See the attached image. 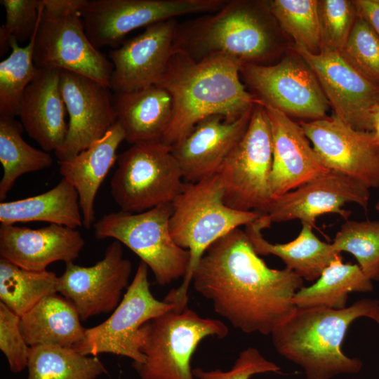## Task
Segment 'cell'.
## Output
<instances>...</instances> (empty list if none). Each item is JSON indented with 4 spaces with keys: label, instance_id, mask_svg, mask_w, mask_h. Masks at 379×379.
Returning <instances> with one entry per match:
<instances>
[{
    "label": "cell",
    "instance_id": "cell-1",
    "mask_svg": "<svg viewBox=\"0 0 379 379\" xmlns=\"http://www.w3.org/2000/svg\"><path fill=\"white\" fill-rule=\"evenodd\" d=\"M192 283L232 326L262 335L271 334L295 310L293 298L303 286L295 272L269 267L240 228L207 248Z\"/></svg>",
    "mask_w": 379,
    "mask_h": 379
},
{
    "label": "cell",
    "instance_id": "cell-2",
    "mask_svg": "<svg viewBox=\"0 0 379 379\" xmlns=\"http://www.w3.org/2000/svg\"><path fill=\"white\" fill-rule=\"evenodd\" d=\"M241 66L222 55L194 61L181 52H172L155 84L166 90L173 101L172 119L161 141L171 147L209 116L222 115L234 121L251 109L258 100L242 82Z\"/></svg>",
    "mask_w": 379,
    "mask_h": 379
},
{
    "label": "cell",
    "instance_id": "cell-3",
    "mask_svg": "<svg viewBox=\"0 0 379 379\" xmlns=\"http://www.w3.org/2000/svg\"><path fill=\"white\" fill-rule=\"evenodd\" d=\"M278 27L268 1L227 0L218 11L178 23L172 52L194 61L222 55L265 65L280 51Z\"/></svg>",
    "mask_w": 379,
    "mask_h": 379
},
{
    "label": "cell",
    "instance_id": "cell-4",
    "mask_svg": "<svg viewBox=\"0 0 379 379\" xmlns=\"http://www.w3.org/2000/svg\"><path fill=\"white\" fill-rule=\"evenodd\" d=\"M379 301L362 299L344 309L295 307L270 334L279 354L300 366L306 379H332L357 373L358 358L344 354L342 344L350 324L358 318L373 319Z\"/></svg>",
    "mask_w": 379,
    "mask_h": 379
},
{
    "label": "cell",
    "instance_id": "cell-5",
    "mask_svg": "<svg viewBox=\"0 0 379 379\" xmlns=\"http://www.w3.org/2000/svg\"><path fill=\"white\" fill-rule=\"evenodd\" d=\"M171 206V236L180 247L189 251L190 260L182 284L171 290L164 300L182 310L187 307L193 272L207 248L229 232L252 223L264 214L227 206L217 174L199 182H185Z\"/></svg>",
    "mask_w": 379,
    "mask_h": 379
},
{
    "label": "cell",
    "instance_id": "cell-6",
    "mask_svg": "<svg viewBox=\"0 0 379 379\" xmlns=\"http://www.w3.org/2000/svg\"><path fill=\"white\" fill-rule=\"evenodd\" d=\"M228 327L222 321L204 318L187 307L173 309L151 319L140 328L142 363H133L141 379H195L191 359L208 337L222 338Z\"/></svg>",
    "mask_w": 379,
    "mask_h": 379
},
{
    "label": "cell",
    "instance_id": "cell-7",
    "mask_svg": "<svg viewBox=\"0 0 379 379\" xmlns=\"http://www.w3.org/2000/svg\"><path fill=\"white\" fill-rule=\"evenodd\" d=\"M171 203L140 213L122 211L102 216L93 225L98 239L112 238L135 253L164 286L184 278L190 254L173 240L169 226Z\"/></svg>",
    "mask_w": 379,
    "mask_h": 379
},
{
    "label": "cell",
    "instance_id": "cell-8",
    "mask_svg": "<svg viewBox=\"0 0 379 379\" xmlns=\"http://www.w3.org/2000/svg\"><path fill=\"white\" fill-rule=\"evenodd\" d=\"M272 165L270 121L265 107L258 100L244 134L216 173L225 204L238 211L267 214L273 200Z\"/></svg>",
    "mask_w": 379,
    "mask_h": 379
},
{
    "label": "cell",
    "instance_id": "cell-9",
    "mask_svg": "<svg viewBox=\"0 0 379 379\" xmlns=\"http://www.w3.org/2000/svg\"><path fill=\"white\" fill-rule=\"evenodd\" d=\"M183 180L171 147L161 141L139 142L118 156L110 193L121 211L140 213L172 203Z\"/></svg>",
    "mask_w": 379,
    "mask_h": 379
},
{
    "label": "cell",
    "instance_id": "cell-10",
    "mask_svg": "<svg viewBox=\"0 0 379 379\" xmlns=\"http://www.w3.org/2000/svg\"><path fill=\"white\" fill-rule=\"evenodd\" d=\"M148 266L140 261L132 282L110 317L102 323L86 328L84 338L72 348L81 354L97 357L109 353L142 363L140 328L147 321L175 308L174 305L155 298L150 290Z\"/></svg>",
    "mask_w": 379,
    "mask_h": 379
},
{
    "label": "cell",
    "instance_id": "cell-11",
    "mask_svg": "<svg viewBox=\"0 0 379 379\" xmlns=\"http://www.w3.org/2000/svg\"><path fill=\"white\" fill-rule=\"evenodd\" d=\"M227 0H88L81 15L96 48L114 47L140 27L187 14L218 11Z\"/></svg>",
    "mask_w": 379,
    "mask_h": 379
},
{
    "label": "cell",
    "instance_id": "cell-12",
    "mask_svg": "<svg viewBox=\"0 0 379 379\" xmlns=\"http://www.w3.org/2000/svg\"><path fill=\"white\" fill-rule=\"evenodd\" d=\"M33 56L36 68L72 72L109 87L113 64L92 44L80 12H52L43 8Z\"/></svg>",
    "mask_w": 379,
    "mask_h": 379
},
{
    "label": "cell",
    "instance_id": "cell-13",
    "mask_svg": "<svg viewBox=\"0 0 379 379\" xmlns=\"http://www.w3.org/2000/svg\"><path fill=\"white\" fill-rule=\"evenodd\" d=\"M240 77L260 102L288 117H326L329 102L314 72L302 60L286 57L276 64H244Z\"/></svg>",
    "mask_w": 379,
    "mask_h": 379
},
{
    "label": "cell",
    "instance_id": "cell-14",
    "mask_svg": "<svg viewBox=\"0 0 379 379\" xmlns=\"http://www.w3.org/2000/svg\"><path fill=\"white\" fill-rule=\"evenodd\" d=\"M293 49L315 74L333 114L355 129L373 131L379 86L339 51L322 47L318 53H312L295 45Z\"/></svg>",
    "mask_w": 379,
    "mask_h": 379
},
{
    "label": "cell",
    "instance_id": "cell-15",
    "mask_svg": "<svg viewBox=\"0 0 379 379\" xmlns=\"http://www.w3.org/2000/svg\"><path fill=\"white\" fill-rule=\"evenodd\" d=\"M299 124L328 169L369 190L379 187V141L373 131L355 129L335 114Z\"/></svg>",
    "mask_w": 379,
    "mask_h": 379
},
{
    "label": "cell",
    "instance_id": "cell-16",
    "mask_svg": "<svg viewBox=\"0 0 379 379\" xmlns=\"http://www.w3.org/2000/svg\"><path fill=\"white\" fill-rule=\"evenodd\" d=\"M132 264L124 257L122 244L114 240L94 265L65 263L58 292L75 307L81 321L114 311L128 287Z\"/></svg>",
    "mask_w": 379,
    "mask_h": 379
},
{
    "label": "cell",
    "instance_id": "cell-17",
    "mask_svg": "<svg viewBox=\"0 0 379 379\" xmlns=\"http://www.w3.org/2000/svg\"><path fill=\"white\" fill-rule=\"evenodd\" d=\"M60 88L69 116L68 132L58 161L69 159L101 139L116 123L109 87L91 78L60 69Z\"/></svg>",
    "mask_w": 379,
    "mask_h": 379
},
{
    "label": "cell",
    "instance_id": "cell-18",
    "mask_svg": "<svg viewBox=\"0 0 379 379\" xmlns=\"http://www.w3.org/2000/svg\"><path fill=\"white\" fill-rule=\"evenodd\" d=\"M369 199V189L365 185L344 173L328 170L274 198L266 215L271 224L299 220L314 227L317 218L327 213L347 219L350 212L343 208L346 204L366 209Z\"/></svg>",
    "mask_w": 379,
    "mask_h": 379
},
{
    "label": "cell",
    "instance_id": "cell-19",
    "mask_svg": "<svg viewBox=\"0 0 379 379\" xmlns=\"http://www.w3.org/2000/svg\"><path fill=\"white\" fill-rule=\"evenodd\" d=\"M178 24L176 19H171L149 25L142 33L109 51V58L114 66L109 88L114 93L157 83L172 55Z\"/></svg>",
    "mask_w": 379,
    "mask_h": 379
},
{
    "label": "cell",
    "instance_id": "cell-20",
    "mask_svg": "<svg viewBox=\"0 0 379 379\" xmlns=\"http://www.w3.org/2000/svg\"><path fill=\"white\" fill-rule=\"evenodd\" d=\"M253 107L234 121H227L222 115L209 116L171 146L184 180L196 182L217 173L244 134Z\"/></svg>",
    "mask_w": 379,
    "mask_h": 379
},
{
    "label": "cell",
    "instance_id": "cell-21",
    "mask_svg": "<svg viewBox=\"0 0 379 379\" xmlns=\"http://www.w3.org/2000/svg\"><path fill=\"white\" fill-rule=\"evenodd\" d=\"M262 105L267 114L271 129L270 187L274 199L330 169L321 160L299 124L280 110Z\"/></svg>",
    "mask_w": 379,
    "mask_h": 379
},
{
    "label": "cell",
    "instance_id": "cell-22",
    "mask_svg": "<svg viewBox=\"0 0 379 379\" xmlns=\"http://www.w3.org/2000/svg\"><path fill=\"white\" fill-rule=\"evenodd\" d=\"M85 244L77 229L56 224L39 229L0 225V258L32 271H44L51 263L77 259Z\"/></svg>",
    "mask_w": 379,
    "mask_h": 379
},
{
    "label": "cell",
    "instance_id": "cell-23",
    "mask_svg": "<svg viewBox=\"0 0 379 379\" xmlns=\"http://www.w3.org/2000/svg\"><path fill=\"white\" fill-rule=\"evenodd\" d=\"M60 69L37 68L22 98L19 114L27 135L49 152L59 150L68 132Z\"/></svg>",
    "mask_w": 379,
    "mask_h": 379
},
{
    "label": "cell",
    "instance_id": "cell-24",
    "mask_svg": "<svg viewBox=\"0 0 379 379\" xmlns=\"http://www.w3.org/2000/svg\"><path fill=\"white\" fill-rule=\"evenodd\" d=\"M125 140L124 131L116 122L107 133L74 157L58 161L60 175L77 190L86 229L95 223V199L111 168L117 161V151Z\"/></svg>",
    "mask_w": 379,
    "mask_h": 379
},
{
    "label": "cell",
    "instance_id": "cell-25",
    "mask_svg": "<svg viewBox=\"0 0 379 379\" xmlns=\"http://www.w3.org/2000/svg\"><path fill=\"white\" fill-rule=\"evenodd\" d=\"M113 105L116 122L121 127L125 140L131 145L161 141L172 119L171 96L157 85L115 93Z\"/></svg>",
    "mask_w": 379,
    "mask_h": 379
},
{
    "label": "cell",
    "instance_id": "cell-26",
    "mask_svg": "<svg viewBox=\"0 0 379 379\" xmlns=\"http://www.w3.org/2000/svg\"><path fill=\"white\" fill-rule=\"evenodd\" d=\"M270 225L267 215H262L246 225L244 231L259 255L279 257L286 268L303 280L315 281L324 270L340 255L331 244L319 239L313 227L308 224L302 223L298 237L284 244H272L264 238L262 231Z\"/></svg>",
    "mask_w": 379,
    "mask_h": 379
},
{
    "label": "cell",
    "instance_id": "cell-27",
    "mask_svg": "<svg viewBox=\"0 0 379 379\" xmlns=\"http://www.w3.org/2000/svg\"><path fill=\"white\" fill-rule=\"evenodd\" d=\"M20 328L29 347L52 345L72 348L85 336L74 305L56 293L48 295L20 317Z\"/></svg>",
    "mask_w": 379,
    "mask_h": 379
},
{
    "label": "cell",
    "instance_id": "cell-28",
    "mask_svg": "<svg viewBox=\"0 0 379 379\" xmlns=\"http://www.w3.org/2000/svg\"><path fill=\"white\" fill-rule=\"evenodd\" d=\"M41 221L77 229L83 225L79 195L65 178L42 194L25 199L1 201L0 222Z\"/></svg>",
    "mask_w": 379,
    "mask_h": 379
},
{
    "label": "cell",
    "instance_id": "cell-29",
    "mask_svg": "<svg viewBox=\"0 0 379 379\" xmlns=\"http://www.w3.org/2000/svg\"><path fill=\"white\" fill-rule=\"evenodd\" d=\"M373 284L358 265L344 263L341 255L327 266L310 286H302L295 294L296 307H346L349 293L369 292Z\"/></svg>",
    "mask_w": 379,
    "mask_h": 379
},
{
    "label": "cell",
    "instance_id": "cell-30",
    "mask_svg": "<svg viewBox=\"0 0 379 379\" xmlns=\"http://www.w3.org/2000/svg\"><path fill=\"white\" fill-rule=\"evenodd\" d=\"M24 128L15 118L0 117V200L4 201L17 179L23 174L49 168L50 154L29 145L22 138Z\"/></svg>",
    "mask_w": 379,
    "mask_h": 379
},
{
    "label": "cell",
    "instance_id": "cell-31",
    "mask_svg": "<svg viewBox=\"0 0 379 379\" xmlns=\"http://www.w3.org/2000/svg\"><path fill=\"white\" fill-rule=\"evenodd\" d=\"M58 281L53 272L27 270L0 258L1 302L20 317L56 293Z\"/></svg>",
    "mask_w": 379,
    "mask_h": 379
},
{
    "label": "cell",
    "instance_id": "cell-32",
    "mask_svg": "<svg viewBox=\"0 0 379 379\" xmlns=\"http://www.w3.org/2000/svg\"><path fill=\"white\" fill-rule=\"evenodd\" d=\"M27 368V379H95L106 372L97 357L52 345L30 347Z\"/></svg>",
    "mask_w": 379,
    "mask_h": 379
},
{
    "label": "cell",
    "instance_id": "cell-33",
    "mask_svg": "<svg viewBox=\"0 0 379 379\" xmlns=\"http://www.w3.org/2000/svg\"><path fill=\"white\" fill-rule=\"evenodd\" d=\"M36 29L24 47L11 39V53L0 62V117L18 116L24 93L35 76L37 68L33 53Z\"/></svg>",
    "mask_w": 379,
    "mask_h": 379
},
{
    "label": "cell",
    "instance_id": "cell-34",
    "mask_svg": "<svg viewBox=\"0 0 379 379\" xmlns=\"http://www.w3.org/2000/svg\"><path fill=\"white\" fill-rule=\"evenodd\" d=\"M268 6L278 27L291 36L295 46L312 53L321 48L317 0H270Z\"/></svg>",
    "mask_w": 379,
    "mask_h": 379
},
{
    "label": "cell",
    "instance_id": "cell-35",
    "mask_svg": "<svg viewBox=\"0 0 379 379\" xmlns=\"http://www.w3.org/2000/svg\"><path fill=\"white\" fill-rule=\"evenodd\" d=\"M331 245L339 253L354 255L364 274L371 281H379V221L347 220Z\"/></svg>",
    "mask_w": 379,
    "mask_h": 379
},
{
    "label": "cell",
    "instance_id": "cell-36",
    "mask_svg": "<svg viewBox=\"0 0 379 379\" xmlns=\"http://www.w3.org/2000/svg\"><path fill=\"white\" fill-rule=\"evenodd\" d=\"M341 53L359 72L379 86V36L358 13Z\"/></svg>",
    "mask_w": 379,
    "mask_h": 379
},
{
    "label": "cell",
    "instance_id": "cell-37",
    "mask_svg": "<svg viewBox=\"0 0 379 379\" xmlns=\"http://www.w3.org/2000/svg\"><path fill=\"white\" fill-rule=\"evenodd\" d=\"M318 9L321 31V48L342 52L357 17L352 1L320 0Z\"/></svg>",
    "mask_w": 379,
    "mask_h": 379
},
{
    "label": "cell",
    "instance_id": "cell-38",
    "mask_svg": "<svg viewBox=\"0 0 379 379\" xmlns=\"http://www.w3.org/2000/svg\"><path fill=\"white\" fill-rule=\"evenodd\" d=\"M6 22L0 27V55H4L13 38L18 42L29 40L36 29L44 8L43 0H1Z\"/></svg>",
    "mask_w": 379,
    "mask_h": 379
},
{
    "label": "cell",
    "instance_id": "cell-39",
    "mask_svg": "<svg viewBox=\"0 0 379 379\" xmlns=\"http://www.w3.org/2000/svg\"><path fill=\"white\" fill-rule=\"evenodd\" d=\"M20 321V316L0 302V350L13 373L27 367L30 348L21 333Z\"/></svg>",
    "mask_w": 379,
    "mask_h": 379
},
{
    "label": "cell",
    "instance_id": "cell-40",
    "mask_svg": "<svg viewBox=\"0 0 379 379\" xmlns=\"http://www.w3.org/2000/svg\"><path fill=\"white\" fill-rule=\"evenodd\" d=\"M280 371L279 366L267 359L258 350L249 347L239 353L228 371L205 370L198 367L193 369V375L196 379H250L256 374L279 373Z\"/></svg>",
    "mask_w": 379,
    "mask_h": 379
},
{
    "label": "cell",
    "instance_id": "cell-41",
    "mask_svg": "<svg viewBox=\"0 0 379 379\" xmlns=\"http://www.w3.org/2000/svg\"><path fill=\"white\" fill-rule=\"evenodd\" d=\"M361 15L379 36V0L352 1Z\"/></svg>",
    "mask_w": 379,
    "mask_h": 379
},
{
    "label": "cell",
    "instance_id": "cell-42",
    "mask_svg": "<svg viewBox=\"0 0 379 379\" xmlns=\"http://www.w3.org/2000/svg\"><path fill=\"white\" fill-rule=\"evenodd\" d=\"M88 0H43L44 8L48 11L81 12Z\"/></svg>",
    "mask_w": 379,
    "mask_h": 379
},
{
    "label": "cell",
    "instance_id": "cell-43",
    "mask_svg": "<svg viewBox=\"0 0 379 379\" xmlns=\"http://www.w3.org/2000/svg\"><path fill=\"white\" fill-rule=\"evenodd\" d=\"M377 139L379 141V106L376 109L373 116V131Z\"/></svg>",
    "mask_w": 379,
    "mask_h": 379
},
{
    "label": "cell",
    "instance_id": "cell-44",
    "mask_svg": "<svg viewBox=\"0 0 379 379\" xmlns=\"http://www.w3.org/2000/svg\"><path fill=\"white\" fill-rule=\"evenodd\" d=\"M372 319L375 321L379 324V307L378 308Z\"/></svg>",
    "mask_w": 379,
    "mask_h": 379
},
{
    "label": "cell",
    "instance_id": "cell-45",
    "mask_svg": "<svg viewBox=\"0 0 379 379\" xmlns=\"http://www.w3.org/2000/svg\"><path fill=\"white\" fill-rule=\"evenodd\" d=\"M375 208L379 211V197H378V201L375 204Z\"/></svg>",
    "mask_w": 379,
    "mask_h": 379
}]
</instances>
